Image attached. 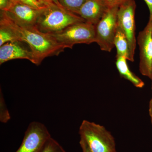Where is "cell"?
Returning <instances> with one entry per match:
<instances>
[{"instance_id":"52a82bcc","label":"cell","mask_w":152,"mask_h":152,"mask_svg":"<svg viewBox=\"0 0 152 152\" xmlns=\"http://www.w3.org/2000/svg\"><path fill=\"white\" fill-rule=\"evenodd\" d=\"M51 137L48 130L44 124L32 122L25 132L20 146L15 152H41Z\"/></svg>"},{"instance_id":"5b68a950","label":"cell","mask_w":152,"mask_h":152,"mask_svg":"<svg viewBox=\"0 0 152 152\" xmlns=\"http://www.w3.org/2000/svg\"><path fill=\"white\" fill-rule=\"evenodd\" d=\"M119 7L109 8L96 26V42L104 51L110 52L115 47L114 39L118 26L117 14Z\"/></svg>"},{"instance_id":"7a4b0ae2","label":"cell","mask_w":152,"mask_h":152,"mask_svg":"<svg viewBox=\"0 0 152 152\" xmlns=\"http://www.w3.org/2000/svg\"><path fill=\"white\" fill-rule=\"evenodd\" d=\"M79 134L90 152H117L113 137L103 126L84 120Z\"/></svg>"},{"instance_id":"9c48e42d","label":"cell","mask_w":152,"mask_h":152,"mask_svg":"<svg viewBox=\"0 0 152 152\" xmlns=\"http://www.w3.org/2000/svg\"><path fill=\"white\" fill-rule=\"evenodd\" d=\"M43 11L35 10L14 0L10 9L4 12L17 25L20 26H28L37 25Z\"/></svg>"},{"instance_id":"7c38bea8","label":"cell","mask_w":152,"mask_h":152,"mask_svg":"<svg viewBox=\"0 0 152 152\" xmlns=\"http://www.w3.org/2000/svg\"><path fill=\"white\" fill-rule=\"evenodd\" d=\"M19 41L15 23L2 11L0 20V46L10 42Z\"/></svg>"},{"instance_id":"603a6c76","label":"cell","mask_w":152,"mask_h":152,"mask_svg":"<svg viewBox=\"0 0 152 152\" xmlns=\"http://www.w3.org/2000/svg\"><path fill=\"white\" fill-rule=\"evenodd\" d=\"M149 111L150 116L152 117V97L150 102L149 109Z\"/></svg>"},{"instance_id":"6da1fadb","label":"cell","mask_w":152,"mask_h":152,"mask_svg":"<svg viewBox=\"0 0 152 152\" xmlns=\"http://www.w3.org/2000/svg\"><path fill=\"white\" fill-rule=\"evenodd\" d=\"M14 23L19 41L28 45L36 65L40 64L47 57L58 56L66 49L51 35L41 31L36 26H20Z\"/></svg>"},{"instance_id":"ac0fdd59","label":"cell","mask_w":152,"mask_h":152,"mask_svg":"<svg viewBox=\"0 0 152 152\" xmlns=\"http://www.w3.org/2000/svg\"><path fill=\"white\" fill-rule=\"evenodd\" d=\"M11 119L10 115L6 105L2 92H0V121L5 124Z\"/></svg>"},{"instance_id":"4fadbf2b","label":"cell","mask_w":152,"mask_h":152,"mask_svg":"<svg viewBox=\"0 0 152 152\" xmlns=\"http://www.w3.org/2000/svg\"><path fill=\"white\" fill-rule=\"evenodd\" d=\"M116 66L117 69L122 77L131 82L134 86L142 88L145 86L143 81L133 73L128 66L127 60L123 57L116 58Z\"/></svg>"},{"instance_id":"277c9868","label":"cell","mask_w":152,"mask_h":152,"mask_svg":"<svg viewBox=\"0 0 152 152\" xmlns=\"http://www.w3.org/2000/svg\"><path fill=\"white\" fill-rule=\"evenodd\" d=\"M51 35L66 48L72 49L76 44L89 45L96 42V26L86 22H82Z\"/></svg>"},{"instance_id":"44dd1931","label":"cell","mask_w":152,"mask_h":152,"mask_svg":"<svg viewBox=\"0 0 152 152\" xmlns=\"http://www.w3.org/2000/svg\"><path fill=\"white\" fill-rule=\"evenodd\" d=\"M80 145L82 149L83 152H90L89 150L88 149L86 144L84 142L80 140Z\"/></svg>"},{"instance_id":"cb8c5ba5","label":"cell","mask_w":152,"mask_h":152,"mask_svg":"<svg viewBox=\"0 0 152 152\" xmlns=\"http://www.w3.org/2000/svg\"><path fill=\"white\" fill-rule=\"evenodd\" d=\"M54 3H55L57 6L58 7H60L63 8L61 5L60 4L58 0H52Z\"/></svg>"},{"instance_id":"d4e9b609","label":"cell","mask_w":152,"mask_h":152,"mask_svg":"<svg viewBox=\"0 0 152 152\" xmlns=\"http://www.w3.org/2000/svg\"><path fill=\"white\" fill-rule=\"evenodd\" d=\"M150 78L152 80V66L151 71V76H150Z\"/></svg>"},{"instance_id":"ba28073f","label":"cell","mask_w":152,"mask_h":152,"mask_svg":"<svg viewBox=\"0 0 152 152\" xmlns=\"http://www.w3.org/2000/svg\"><path fill=\"white\" fill-rule=\"evenodd\" d=\"M137 43L140 49V71L150 77L152 66V24L149 20L145 27L139 33Z\"/></svg>"},{"instance_id":"d6986e66","label":"cell","mask_w":152,"mask_h":152,"mask_svg":"<svg viewBox=\"0 0 152 152\" xmlns=\"http://www.w3.org/2000/svg\"><path fill=\"white\" fill-rule=\"evenodd\" d=\"M14 0H0V9L1 11L6 12L10 9L13 4Z\"/></svg>"},{"instance_id":"4316f807","label":"cell","mask_w":152,"mask_h":152,"mask_svg":"<svg viewBox=\"0 0 152 152\" xmlns=\"http://www.w3.org/2000/svg\"><path fill=\"white\" fill-rule=\"evenodd\" d=\"M151 123L152 124V117H151Z\"/></svg>"},{"instance_id":"9a60e30c","label":"cell","mask_w":152,"mask_h":152,"mask_svg":"<svg viewBox=\"0 0 152 152\" xmlns=\"http://www.w3.org/2000/svg\"><path fill=\"white\" fill-rule=\"evenodd\" d=\"M38 10L43 11L56 5L52 0H15Z\"/></svg>"},{"instance_id":"e0dca14e","label":"cell","mask_w":152,"mask_h":152,"mask_svg":"<svg viewBox=\"0 0 152 152\" xmlns=\"http://www.w3.org/2000/svg\"><path fill=\"white\" fill-rule=\"evenodd\" d=\"M41 152H66L56 140L53 138L48 140Z\"/></svg>"},{"instance_id":"5bb4252c","label":"cell","mask_w":152,"mask_h":152,"mask_svg":"<svg viewBox=\"0 0 152 152\" xmlns=\"http://www.w3.org/2000/svg\"><path fill=\"white\" fill-rule=\"evenodd\" d=\"M114 45L116 48V58L123 57L129 61V48L127 39L125 33L118 25L114 39Z\"/></svg>"},{"instance_id":"ffe728a7","label":"cell","mask_w":152,"mask_h":152,"mask_svg":"<svg viewBox=\"0 0 152 152\" xmlns=\"http://www.w3.org/2000/svg\"><path fill=\"white\" fill-rule=\"evenodd\" d=\"M104 3L107 4L109 7H115V6H120L121 4L126 1V0H101Z\"/></svg>"},{"instance_id":"8fae6325","label":"cell","mask_w":152,"mask_h":152,"mask_svg":"<svg viewBox=\"0 0 152 152\" xmlns=\"http://www.w3.org/2000/svg\"><path fill=\"white\" fill-rule=\"evenodd\" d=\"M110 7L101 0H87L77 15L85 21L96 26Z\"/></svg>"},{"instance_id":"3957f363","label":"cell","mask_w":152,"mask_h":152,"mask_svg":"<svg viewBox=\"0 0 152 152\" xmlns=\"http://www.w3.org/2000/svg\"><path fill=\"white\" fill-rule=\"evenodd\" d=\"M84 22L86 21L77 14L55 5L42 12L36 26L41 31L53 34L71 25Z\"/></svg>"},{"instance_id":"30bf717a","label":"cell","mask_w":152,"mask_h":152,"mask_svg":"<svg viewBox=\"0 0 152 152\" xmlns=\"http://www.w3.org/2000/svg\"><path fill=\"white\" fill-rule=\"evenodd\" d=\"M21 42H10L0 46V64L14 59H26L34 64L32 52L22 45Z\"/></svg>"},{"instance_id":"2e32d148","label":"cell","mask_w":152,"mask_h":152,"mask_svg":"<svg viewBox=\"0 0 152 152\" xmlns=\"http://www.w3.org/2000/svg\"><path fill=\"white\" fill-rule=\"evenodd\" d=\"M87 0H58L61 6L68 11L77 14Z\"/></svg>"},{"instance_id":"8992f818","label":"cell","mask_w":152,"mask_h":152,"mask_svg":"<svg viewBox=\"0 0 152 152\" xmlns=\"http://www.w3.org/2000/svg\"><path fill=\"white\" fill-rule=\"evenodd\" d=\"M135 0H126L121 4L118 10V25L122 29L127 39L130 51L129 61H134L136 48L135 13L136 8Z\"/></svg>"},{"instance_id":"484cf974","label":"cell","mask_w":152,"mask_h":152,"mask_svg":"<svg viewBox=\"0 0 152 152\" xmlns=\"http://www.w3.org/2000/svg\"><path fill=\"white\" fill-rule=\"evenodd\" d=\"M149 20L150 21H151V22L152 24V15L150 16Z\"/></svg>"},{"instance_id":"7402d4cb","label":"cell","mask_w":152,"mask_h":152,"mask_svg":"<svg viewBox=\"0 0 152 152\" xmlns=\"http://www.w3.org/2000/svg\"><path fill=\"white\" fill-rule=\"evenodd\" d=\"M150 11V16L152 15V0H144Z\"/></svg>"}]
</instances>
